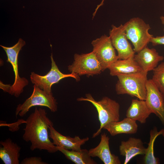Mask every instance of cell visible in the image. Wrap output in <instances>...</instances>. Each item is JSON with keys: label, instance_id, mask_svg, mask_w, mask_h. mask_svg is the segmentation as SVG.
<instances>
[{"label": "cell", "instance_id": "obj_1", "mask_svg": "<svg viewBox=\"0 0 164 164\" xmlns=\"http://www.w3.org/2000/svg\"><path fill=\"white\" fill-rule=\"evenodd\" d=\"M44 109L36 107L25 121L22 139L30 142V148L32 151L43 150L51 153L58 151L56 146L50 139L49 129L53 124Z\"/></svg>", "mask_w": 164, "mask_h": 164}, {"label": "cell", "instance_id": "obj_2", "mask_svg": "<svg viewBox=\"0 0 164 164\" xmlns=\"http://www.w3.org/2000/svg\"><path fill=\"white\" fill-rule=\"evenodd\" d=\"M148 73L142 71L127 74H118L115 91L118 95L126 94L145 100Z\"/></svg>", "mask_w": 164, "mask_h": 164}, {"label": "cell", "instance_id": "obj_3", "mask_svg": "<svg viewBox=\"0 0 164 164\" xmlns=\"http://www.w3.org/2000/svg\"><path fill=\"white\" fill-rule=\"evenodd\" d=\"M85 97L77 98L78 101H87L91 103L96 108L100 123L99 128L94 133L92 138L97 136L101 133L103 127L107 124L120 120L119 104L107 97H104L99 101L96 100L90 94L85 95Z\"/></svg>", "mask_w": 164, "mask_h": 164}, {"label": "cell", "instance_id": "obj_4", "mask_svg": "<svg viewBox=\"0 0 164 164\" xmlns=\"http://www.w3.org/2000/svg\"><path fill=\"white\" fill-rule=\"evenodd\" d=\"M26 44L25 41L20 38L18 42L13 46L7 47L0 45L5 51L7 59V61L12 65L15 74V80L13 84L10 85L2 84L0 88L10 94L16 97H19L23 91L24 88L28 84V80L25 77L19 76L18 69V58L19 51Z\"/></svg>", "mask_w": 164, "mask_h": 164}, {"label": "cell", "instance_id": "obj_5", "mask_svg": "<svg viewBox=\"0 0 164 164\" xmlns=\"http://www.w3.org/2000/svg\"><path fill=\"white\" fill-rule=\"evenodd\" d=\"M123 25L127 38L132 43L135 53L147 46L153 36L149 32V25L139 18H132Z\"/></svg>", "mask_w": 164, "mask_h": 164}, {"label": "cell", "instance_id": "obj_6", "mask_svg": "<svg viewBox=\"0 0 164 164\" xmlns=\"http://www.w3.org/2000/svg\"><path fill=\"white\" fill-rule=\"evenodd\" d=\"M57 103L53 94H48L35 85L31 96L22 104H18L16 108V117H23L32 107L39 106L48 108L53 112L57 110Z\"/></svg>", "mask_w": 164, "mask_h": 164}, {"label": "cell", "instance_id": "obj_7", "mask_svg": "<svg viewBox=\"0 0 164 164\" xmlns=\"http://www.w3.org/2000/svg\"><path fill=\"white\" fill-rule=\"evenodd\" d=\"M51 67L50 71L46 75L41 76L32 72L30 79L32 83L35 85L48 94H52L51 87L54 84L58 83L63 78L71 77L77 81L80 80L79 76L73 73L64 74L59 69L53 58L52 53L50 56Z\"/></svg>", "mask_w": 164, "mask_h": 164}, {"label": "cell", "instance_id": "obj_8", "mask_svg": "<svg viewBox=\"0 0 164 164\" xmlns=\"http://www.w3.org/2000/svg\"><path fill=\"white\" fill-rule=\"evenodd\" d=\"M68 69L71 73L79 76H93L99 74L102 71L101 64L93 51L80 54H75L74 61L68 67Z\"/></svg>", "mask_w": 164, "mask_h": 164}, {"label": "cell", "instance_id": "obj_9", "mask_svg": "<svg viewBox=\"0 0 164 164\" xmlns=\"http://www.w3.org/2000/svg\"><path fill=\"white\" fill-rule=\"evenodd\" d=\"M91 44L92 51L100 62L102 71L118 59L109 36L102 35L93 40Z\"/></svg>", "mask_w": 164, "mask_h": 164}, {"label": "cell", "instance_id": "obj_10", "mask_svg": "<svg viewBox=\"0 0 164 164\" xmlns=\"http://www.w3.org/2000/svg\"><path fill=\"white\" fill-rule=\"evenodd\" d=\"M109 31V37L112 44L118 52V59H125L134 56L135 52L128 40L123 25H114Z\"/></svg>", "mask_w": 164, "mask_h": 164}, {"label": "cell", "instance_id": "obj_11", "mask_svg": "<svg viewBox=\"0 0 164 164\" xmlns=\"http://www.w3.org/2000/svg\"><path fill=\"white\" fill-rule=\"evenodd\" d=\"M146 95L145 101L151 113L159 118L164 126V95L152 79L146 83Z\"/></svg>", "mask_w": 164, "mask_h": 164}, {"label": "cell", "instance_id": "obj_12", "mask_svg": "<svg viewBox=\"0 0 164 164\" xmlns=\"http://www.w3.org/2000/svg\"><path fill=\"white\" fill-rule=\"evenodd\" d=\"M49 131V137L52 140L54 145L67 150H80L81 146L89 140L88 137L81 138L78 136L72 138L69 136L63 135L55 129L53 125L50 126Z\"/></svg>", "mask_w": 164, "mask_h": 164}, {"label": "cell", "instance_id": "obj_13", "mask_svg": "<svg viewBox=\"0 0 164 164\" xmlns=\"http://www.w3.org/2000/svg\"><path fill=\"white\" fill-rule=\"evenodd\" d=\"M109 139L106 133H102L99 143L96 147L88 150L89 154L91 157H98L104 164H121L119 157L110 151Z\"/></svg>", "mask_w": 164, "mask_h": 164}, {"label": "cell", "instance_id": "obj_14", "mask_svg": "<svg viewBox=\"0 0 164 164\" xmlns=\"http://www.w3.org/2000/svg\"><path fill=\"white\" fill-rule=\"evenodd\" d=\"M134 57L142 70L147 73L153 70L164 58L156 49H149L147 46L135 54Z\"/></svg>", "mask_w": 164, "mask_h": 164}, {"label": "cell", "instance_id": "obj_15", "mask_svg": "<svg viewBox=\"0 0 164 164\" xmlns=\"http://www.w3.org/2000/svg\"><path fill=\"white\" fill-rule=\"evenodd\" d=\"M146 149L142 140L134 137H130L126 141H121L119 146L120 155L125 157L124 164H127L137 155H144Z\"/></svg>", "mask_w": 164, "mask_h": 164}, {"label": "cell", "instance_id": "obj_16", "mask_svg": "<svg viewBox=\"0 0 164 164\" xmlns=\"http://www.w3.org/2000/svg\"><path fill=\"white\" fill-rule=\"evenodd\" d=\"M0 158L5 164H19L20 147L10 138L1 141Z\"/></svg>", "mask_w": 164, "mask_h": 164}, {"label": "cell", "instance_id": "obj_17", "mask_svg": "<svg viewBox=\"0 0 164 164\" xmlns=\"http://www.w3.org/2000/svg\"><path fill=\"white\" fill-rule=\"evenodd\" d=\"M138 127L136 121L126 117L121 121L109 123L103 129L107 130L113 136L121 134H135L137 132Z\"/></svg>", "mask_w": 164, "mask_h": 164}, {"label": "cell", "instance_id": "obj_18", "mask_svg": "<svg viewBox=\"0 0 164 164\" xmlns=\"http://www.w3.org/2000/svg\"><path fill=\"white\" fill-rule=\"evenodd\" d=\"M134 56L125 59H118L112 63L108 68L110 75L116 76L118 74H127L142 71Z\"/></svg>", "mask_w": 164, "mask_h": 164}, {"label": "cell", "instance_id": "obj_19", "mask_svg": "<svg viewBox=\"0 0 164 164\" xmlns=\"http://www.w3.org/2000/svg\"><path fill=\"white\" fill-rule=\"evenodd\" d=\"M151 114L145 100L136 99L132 100L127 110L126 116L143 124Z\"/></svg>", "mask_w": 164, "mask_h": 164}, {"label": "cell", "instance_id": "obj_20", "mask_svg": "<svg viewBox=\"0 0 164 164\" xmlns=\"http://www.w3.org/2000/svg\"><path fill=\"white\" fill-rule=\"evenodd\" d=\"M58 151L63 153L68 159L76 164H96L86 149L77 151L68 150L56 146Z\"/></svg>", "mask_w": 164, "mask_h": 164}, {"label": "cell", "instance_id": "obj_21", "mask_svg": "<svg viewBox=\"0 0 164 164\" xmlns=\"http://www.w3.org/2000/svg\"><path fill=\"white\" fill-rule=\"evenodd\" d=\"M150 140L148 146L146 148L145 153L143 159V163L145 164H159V160L154 155V145L157 137L159 135L164 136V129L158 131L156 127H155L150 132Z\"/></svg>", "mask_w": 164, "mask_h": 164}, {"label": "cell", "instance_id": "obj_22", "mask_svg": "<svg viewBox=\"0 0 164 164\" xmlns=\"http://www.w3.org/2000/svg\"><path fill=\"white\" fill-rule=\"evenodd\" d=\"M152 71V80L164 95V62L158 65Z\"/></svg>", "mask_w": 164, "mask_h": 164}, {"label": "cell", "instance_id": "obj_23", "mask_svg": "<svg viewBox=\"0 0 164 164\" xmlns=\"http://www.w3.org/2000/svg\"><path fill=\"white\" fill-rule=\"evenodd\" d=\"M21 164H47V163L43 161L42 158L39 157H26L21 162Z\"/></svg>", "mask_w": 164, "mask_h": 164}, {"label": "cell", "instance_id": "obj_24", "mask_svg": "<svg viewBox=\"0 0 164 164\" xmlns=\"http://www.w3.org/2000/svg\"><path fill=\"white\" fill-rule=\"evenodd\" d=\"M150 42L152 43L153 46L159 45H164V35L162 36H157L156 37L153 36L151 39Z\"/></svg>", "mask_w": 164, "mask_h": 164}, {"label": "cell", "instance_id": "obj_25", "mask_svg": "<svg viewBox=\"0 0 164 164\" xmlns=\"http://www.w3.org/2000/svg\"><path fill=\"white\" fill-rule=\"evenodd\" d=\"M160 19L162 23L164 26V16H160ZM163 31H164V28L163 29Z\"/></svg>", "mask_w": 164, "mask_h": 164}, {"label": "cell", "instance_id": "obj_26", "mask_svg": "<svg viewBox=\"0 0 164 164\" xmlns=\"http://www.w3.org/2000/svg\"><path fill=\"white\" fill-rule=\"evenodd\" d=\"M104 0H102L101 2L100 3V4H99L98 5V6L99 7H100V6H102L103 4V3H104Z\"/></svg>", "mask_w": 164, "mask_h": 164}]
</instances>
